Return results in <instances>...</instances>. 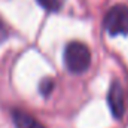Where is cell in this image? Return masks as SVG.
Instances as JSON below:
<instances>
[{
    "mask_svg": "<svg viewBox=\"0 0 128 128\" xmlns=\"http://www.w3.org/2000/svg\"><path fill=\"white\" fill-rule=\"evenodd\" d=\"M66 68L73 74L85 73L91 66V51L82 42H70L64 49Z\"/></svg>",
    "mask_w": 128,
    "mask_h": 128,
    "instance_id": "6da1fadb",
    "label": "cell"
},
{
    "mask_svg": "<svg viewBox=\"0 0 128 128\" xmlns=\"http://www.w3.org/2000/svg\"><path fill=\"white\" fill-rule=\"evenodd\" d=\"M104 28L110 36H128V6L116 4L104 16Z\"/></svg>",
    "mask_w": 128,
    "mask_h": 128,
    "instance_id": "7a4b0ae2",
    "label": "cell"
},
{
    "mask_svg": "<svg viewBox=\"0 0 128 128\" xmlns=\"http://www.w3.org/2000/svg\"><path fill=\"white\" fill-rule=\"evenodd\" d=\"M107 103H109V107H110V112L113 113V116L116 119H119L125 112V92H124L122 85L118 80L112 82V85L109 88Z\"/></svg>",
    "mask_w": 128,
    "mask_h": 128,
    "instance_id": "3957f363",
    "label": "cell"
},
{
    "mask_svg": "<svg viewBox=\"0 0 128 128\" xmlns=\"http://www.w3.org/2000/svg\"><path fill=\"white\" fill-rule=\"evenodd\" d=\"M14 118V124L16 128H45L42 124H39L32 115L21 112V110H15L12 113Z\"/></svg>",
    "mask_w": 128,
    "mask_h": 128,
    "instance_id": "277c9868",
    "label": "cell"
},
{
    "mask_svg": "<svg viewBox=\"0 0 128 128\" xmlns=\"http://www.w3.org/2000/svg\"><path fill=\"white\" fill-rule=\"evenodd\" d=\"M64 2H66V0H37V3H39L43 9H46V10H49V12H57V10H60V9L63 8Z\"/></svg>",
    "mask_w": 128,
    "mask_h": 128,
    "instance_id": "5b68a950",
    "label": "cell"
},
{
    "mask_svg": "<svg viewBox=\"0 0 128 128\" xmlns=\"http://www.w3.org/2000/svg\"><path fill=\"white\" fill-rule=\"evenodd\" d=\"M54 90V80L52 79H43L39 85V91L43 97H48Z\"/></svg>",
    "mask_w": 128,
    "mask_h": 128,
    "instance_id": "8992f818",
    "label": "cell"
},
{
    "mask_svg": "<svg viewBox=\"0 0 128 128\" xmlns=\"http://www.w3.org/2000/svg\"><path fill=\"white\" fill-rule=\"evenodd\" d=\"M8 36H9V28L6 26V22L0 18V43H3L8 39Z\"/></svg>",
    "mask_w": 128,
    "mask_h": 128,
    "instance_id": "52a82bcc",
    "label": "cell"
}]
</instances>
